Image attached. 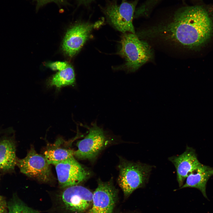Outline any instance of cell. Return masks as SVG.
<instances>
[{
  "label": "cell",
  "instance_id": "obj_1",
  "mask_svg": "<svg viewBox=\"0 0 213 213\" xmlns=\"http://www.w3.org/2000/svg\"><path fill=\"white\" fill-rule=\"evenodd\" d=\"M148 33L160 35L190 49L206 43L213 32V23L206 9L200 6L183 7L174 13L166 24L149 30ZM152 34V35H153Z\"/></svg>",
  "mask_w": 213,
  "mask_h": 213
},
{
  "label": "cell",
  "instance_id": "obj_2",
  "mask_svg": "<svg viewBox=\"0 0 213 213\" xmlns=\"http://www.w3.org/2000/svg\"><path fill=\"white\" fill-rule=\"evenodd\" d=\"M53 201L55 213H83L92 202L93 193L87 188L78 185L64 188Z\"/></svg>",
  "mask_w": 213,
  "mask_h": 213
},
{
  "label": "cell",
  "instance_id": "obj_3",
  "mask_svg": "<svg viewBox=\"0 0 213 213\" xmlns=\"http://www.w3.org/2000/svg\"><path fill=\"white\" fill-rule=\"evenodd\" d=\"M153 167L146 164L120 158L117 182L125 196H128L148 182Z\"/></svg>",
  "mask_w": 213,
  "mask_h": 213
},
{
  "label": "cell",
  "instance_id": "obj_4",
  "mask_svg": "<svg viewBox=\"0 0 213 213\" xmlns=\"http://www.w3.org/2000/svg\"><path fill=\"white\" fill-rule=\"evenodd\" d=\"M121 43L119 53L125 59L124 67L130 71L137 70L151 57L149 45L146 42L140 40L135 34H125Z\"/></svg>",
  "mask_w": 213,
  "mask_h": 213
},
{
  "label": "cell",
  "instance_id": "obj_5",
  "mask_svg": "<svg viewBox=\"0 0 213 213\" xmlns=\"http://www.w3.org/2000/svg\"><path fill=\"white\" fill-rule=\"evenodd\" d=\"M138 1L122 0L120 4L112 1L104 7H101V9L109 22L117 30L123 33L129 32L135 34L133 20Z\"/></svg>",
  "mask_w": 213,
  "mask_h": 213
},
{
  "label": "cell",
  "instance_id": "obj_6",
  "mask_svg": "<svg viewBox=\"0 0 213 213\" xmlns=\"http://www.w3.org/2000/svg\"><path fill=\"white\" fill-rule=\"evenodd\" d=\"M87 135L78 141L76 146L78 149L74 151L75 157L81 160H94L100 153L110 143L102 128L96 123L93 124Z\"/></svg>",
  "mask_w": 213,
  "mask_h": 213
},
{
  "label": "cell",
  "instance_id": "obj_7",
  "mask_svg": "<svg viewBox=\"0 0 213 213\" xmlns=\"http://www.w3.org/2000/svg\"><path fill=\"white\" fill-rule=\"evenodd\" d=\"M50 165L44 156L37 153L33 147L25 157L17 158L16 165L21 172L43 183L50 182L52 179Z\"/></svg>",
  "mask_w": 213,
  "mask_h": 213
},
{
  "label": "cell",
  "instance_id": "obj_8",
  "mask_svg": "<svg viewBox=\"0 0 213 213\" xmlns=\"http://www.w3.org/2000/svg\"><path fill=\"white\" fill-rule=\"evenodd\" d=\"M59 184L64 188L78 185L90 177V171L78 162L74 156L55 165Z\"/></svg>",
  "mask_w": 213,
  "mask_h": 213
},
{
  "label": "cell",
  "instance_id": "obj_9",
  "mask_svg": "<svg viewBox=\"0 0 213 213\" xmlns=\"http://www.w3.org/2000/svg\"><path fill=\"white\" fill-rule=\"evenodd\" d=\"M117 194L112 179L107 182L99 179L93 193L92 206L88 213H112Z\"/></svg>",
  "mask_w": 213,
  "mask_h": 213
},
{
  "label": "cell",
  "instance_id": "obj_10",
  "mask_svg": "<svg viewBox=\"0 0 213 213\" xmlns=\"http://www.w3.org/2000/svg\"><path fill=\"white\" fill-rule=\"evenodd\" d=\"M96 24L88 22L80 23L69 29L63 42V51L70 57L75 55L88 39L91 31L96 26Z\"/></svg>",
  "mask_w": 213,
  "mask_h": 213
},
{
  "label": "cell",
  "instance_id": "obj_11",
  "mask_svg": "<svg viewBox=\"0 0 213 213\" xmlns=\"http://www.w3.org/2000/svg\"><path fill=\"white\" fill-rule=\"evenodd\" d=\"M168 159L175 168L177 180L180 187L183 185L188 175L202 164L198 159L195 149L188 146L182 154L170 157Z\"/></svg>",
  "mask_w": 213,
  "mask_h": 213
},
{
  "label": "cell",
  "instance_id": "obj_12",
  "mask_svg": "<svg viewBox=\"0 0 213 213\" xmlns=\"http://www.w3.org/2000/svg\"><path fill=\"white\" fill-rule=\"evenodd\" d=\"M16 145L13 136L0 138V171L12 172L16 165Z\"/></svg>",
  "mask_w": 213,
  "mask_h": 213
},
{
  "label": "cell",
  "instance_id": "obj_13",
  "mask_svg": "<svg viewBox=\"0 0 213 213\" xmlns=\"http://www.w3.org/2000/svg\"><path fill=\"white\" fill-rule=\"evenodd\" d=\"M71 141H67L61 137L47 147L44 155L48 163L55 165L58 163L74 156V151L70 146Z\"/></svg>",
  "mask_w": 213,
  "mask_h": 213
},
{
  "label": "cell",
  "instance_id": "obj_14",
  "mask_svg": "<svg viewBox=\"0 0 213 213\" xmlns=\"http://www.w3.org/2000/svg\"><path fill=\"white\" fill-rule=\"evenodd\" d=\"M213 175V168L202 164L188 175L185 183L180 188H197L200 191L204 196L207 199L206 192V184L210 178Z\"/></svg>",
  "mask_w": 213,
  "mask_h": 213
},
{
  "label": "cell",
  "instance_id": "obj_15",
  "mask_svg": "<svg viewBox=\"0 0 213 213\" xmlns=\"http://www.w3.org/2000/svg\"><path fill=\"white\" fill-rule=\"evenodd\" d=\"M75 81L74 69L68 64L65 69L57 73L48 80L47 85L49 87L55 86L59 89L65 86L73 85Z\"/></svg>",
  "mask_w": 213,
  "mask_h": 213
},
{
  "label": "cell",
  "instance_id": "obj_16",
  "mask_svg": "<svg viewBox=\"0 0 213 213\" xmlns=\"http://www.w3.org/2000/svg\"><path fill=\"white\" fill-rule=\"evenodd\" d=\"M8 213H40V212L28 206L14 194L7 204Z\"/></svg>",
  "mask_w": 213,
  "mask_h": 213
},
{
  "label": "cell",
  "instance_id": "obj_17",
  "mask_svg": "<svg viewBox=\"0 0 213 213\" xmlns=\"http://www.w3.org/2000/svg\"><path fill=\"white\" fill-rule=\"evenodd\" d=\"M160 0H146L137 9V12L142 16L148 15L155 5Z\"/></svg>",
  "mask_w": 213,
  "mask_h": 213
},
{
  "label": "cell",
  "instance_id": "obj_18",
  "mask_svg": "<svg viewBox=\"0 0 213 213\" xmlns=\"http://www.w3.org/2000/svg\"><path fill=\"white\" fill-rule=\"evenodd\" d=\"M68 64L66 62L58 61L48 63L47 66L52 70H58L59 71L65 69Z\"/></svg>",
  "mask_w": 213,
  "mask_h": 213
},
{
  "label": "cell",
  "instance_id": "obj_19",
  "mask_svg": "<svg viewBox=\"0 0 213 213\" xmlns=\"http://www.w3.org/2000/svg\"><path fill=\"white\" fill-rule=\"evenodd\" d=\"M37 2V8H38L50 2H54L57 4L64 3L66 0H35Z\"/></svg>",
  "mask_w": 213,
  "mask_h": 213
},
{
  "label": "cell",
  "instance_id": "obj_20",
  "mask_svg": "<svg viewBox=\"0 0 213 213\" xmlns=\"http://www.w3.org/2000/svg\"><path fill=\"white\" fill-rule=\"evenodd\" d=\"M7 204L4 198H0V213H7Z\"/></svg>",
  "mask_w": 213,
  "mask_h": 213
},
{
  "label": "cell",
  "instance_id": "obj_21",
  "mask_svg": "<svg viewBox=\"0 0 213 213\" xmlns=\"http://www.w3.org/2000/svg\"><path fill=\"white\" fill-rule=\"evenodd\" d=\"M82 3L87 4L91 2L94 0H79Z\"/></svg>",
  "mask_w": 213,
  "mask_h": 213
},
{
  "label": "cell",
  "instance_id": "obj_22",
  "mask_svg": "<svg viewBox=\"0 0 213 213\" xmlns=\"http://www.w3.org/2000/svg\"><path fill=\"white\" fill-rule=\"evenodd\" d=\"M2 197V196H1L0 195V198H1V197Z\"/></svg>",
  "mask_w": 213,
  "mask_h": 213
}]
</instances>
